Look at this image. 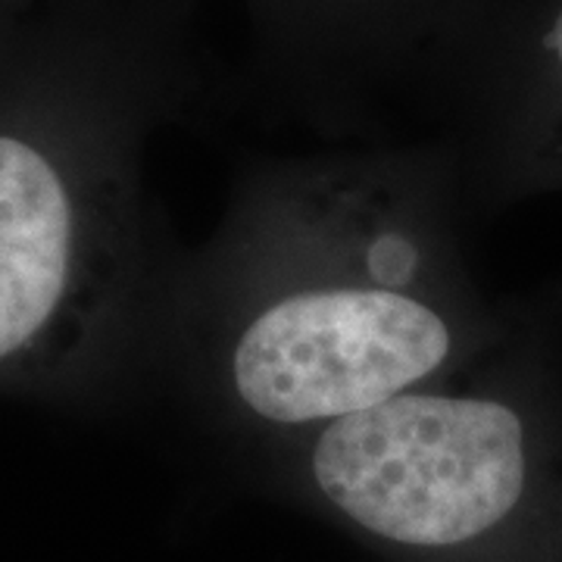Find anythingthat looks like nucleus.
<instances>
[{"mask_svg": "<svg viewBox=\"0 0 562 562\" xmlns=\"http://www.w3.org/2000/svg\"><path fill=\"white\" fill-rule=\"evenodd\" d=\"M465 216L450 147L244 166L172 262L150 394L269 450L453 379L528 313L479 288Z\"/></svg>", "mask_w": 562, "mask_h": 562, "instance_id": "1", "label": "nucleus"}, {"mask_svg": "<svg viewBox=\"0 0 562 562\" xmlns=\"http://www.w3.org/2000/svg\"><path fill=\"white\" fill-rule=\"evenodd\" d=\"M144 106L81 138L0 132V369L54 353L110 394L147 397L179 247L147 191Z\"/></svg>", "mask_w": 562, "mask_h": 562, "instance_id": "2", "label": "nucleus"}, {"mask_svg": "<svg viewBox=\"0 0 562 562\" xmlns=\"http://www.w3.org/2000/svg\"><path fill=\"white\" fill-rule=\"evenodd\" d=\"M450 150L469 213L562 194V0L531 38L525 79L509 85L479 132Z\"/></svg>", "mask_w": 562, "mask_h": 562, "instance_id": "3", "label": "nucleus"}]
</instances>
